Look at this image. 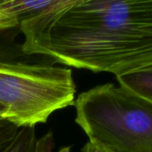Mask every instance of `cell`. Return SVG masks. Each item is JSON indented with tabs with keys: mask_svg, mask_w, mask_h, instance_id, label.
I'll use <instances>...</instances> for the list:
<instances>
[{
	"mask_svg": "<svg viewBox=\"0 0 152 152\" xmlns=\"http://www.w3.org/2000/svg\"><path fill=\"white\" fill-rule=\"evenodd\" d=\"M55 3L56 0H0V30L20 27L21 21L39 13Z\"/></svg>",
	"mask_w": 152,
	"mask_h": 152,
	"instance_id": "277c9868",
	"label": "cell"
},
{
	"mask_svg": "<svg viewBox=\"0 0 152 152\" xmlns=\"http://www.w3.org/2000/svg\"><path fill=\"white\" fill-rule=\"evenodd\" d=\"M4 113L5 110L0 104V144L13 137L19 131V128L4 118Z\"/></svg>",
	"mask_w": 152,
	"mask_h": 152,
	"instance_id": "52a82bcc",
	"label": "cell"
},
{
	"mask_svg": "<svg viewBox=\"0 0 152 152\" xmlns=\"http://www.w3.org/2000/svg\"><path fill=\"white\" fill-rule=\"evenodd\" d=\"M118 86L152 105V61L116 76Z\"/></svg>",
	"mask_w": 152,
	"mask_h": 152,
	"instance_id": "8992f818",
	"label": "cell"
},
{
	"mask_svg": "<svg viewBox=\"0 0 152 152\" xmlns=\"http://www.w3.org/2000/svg\"><path fill=\"white\" fill-rule=\"evenodd\" d=\"M53 134L37 138L33 127L20 128L13 137L0 144V152H53ZM60 152H69V150L65 148Z\"/></svg>",
	"mask_w": 152,
	"mask_h": 152,
	"instance_id": "5b68a950",
	"label": "cell"
},
{
	"mask_svg": "<svg viewBox=\"0 0 152 152\" xmlns=\"http://www.w3.org/2000/svg\"><path fill=\"white\" fill-rule=\"evenodd\" d=\"M74 105L90 142L110 152H152V105L122 86H95Z\"/></svg>",
	"mask_w": 152,
	"mask_h": 152,
	"instance_id": "7a4b0ae2",
	"label": "cell"
},
{
	"mask_svg": "<svg viewBox=\"0 0 152 152\" xmlns=\"http://www.w3.org/2000/svg\"><path fill=\"white\" fill-rule=\"evenodd\" d=\"M69 69L0 59V104L17 128L45 123L56 110L75 104Z\"/></svg>",
	"mask_w": 152,
	"mask_h": 152,
	"instance_id": "3957f363",
	"label": "cell"
},
{
	"mask_svg": "<svg viewBox=\"0 0 152 152\" xmlns=\"http://www.w3.org/2000/svg\"><path fill=\"white\" fill-rule=\"evenodd\" d=\"M21 51L118 76L152 61V0H57L20 24Z\"/></svg>",
	"mask_w": 152,
	"mask_h": 152,
	"instance_id": "6da1fadb",
	"label": "cell"
},
{
	"mask_svg": "<svg viewBox=\"0 0 152 152\" xmlns=\"http://www.w3.org/2000/svg\"><path fill=\"white\" fill-rule=\"evenodd\" d=\"M82 152H110L100 146H97L90 142L86 143V145L83 147Z\"/></svg>",
	"mask_w": 152,
	"mask_h": 152,
	"instance_id": "ba28073f",
	"label": "cell"
}]
</instances>
